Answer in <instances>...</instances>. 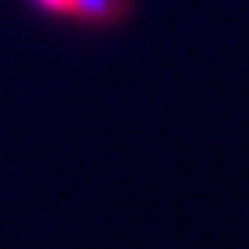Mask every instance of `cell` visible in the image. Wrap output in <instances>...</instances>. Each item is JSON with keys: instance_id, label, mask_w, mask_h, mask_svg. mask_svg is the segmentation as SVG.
<instances>
[{"instance_id": "1", "label": "cell", "mask_w": 249, "mask_h": 249, "mask_svg": "<svg viewBox=\"0 0 249 249\" xmlns=\"http://www.w3.org/2000/svg\"><path fill=\"white\" fill-rule=\"evenodd\" d=\"M137 0H78L72 25L81 28H115L134 16Z\"/></svg>"}, {"instance_id": "2", "label": "cell", "mask_w": 249, "mask_h": 249, "mask_svg": "<svg viewBox=\"0 0 249 249\" xmlns=\"http://www.w3.org/2000/svg\"><path fill=\"white\" fill-rule=\"evenodd\" d=\"M25 3H28L35 13H41L44 19H53V22H72L78 0H25Z\"/></svg>"}]
</instances>
